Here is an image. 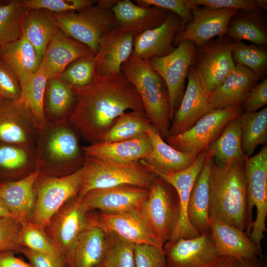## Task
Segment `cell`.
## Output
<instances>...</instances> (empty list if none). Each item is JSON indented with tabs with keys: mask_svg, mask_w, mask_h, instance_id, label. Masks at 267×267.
Masks as SVG:
<instances>
[{
	"mask_svg": "<svg viewBox=\"0 0 267 267\" xmlns=\"http://www.w3.org/2000/svg\"><path fill=\"white\" fill-rule=\"evenodd\" d=\"M149 189L130 185L96 189L81 198L88 212L98 209L103 213L117 214L140 211Z\"/></svg>",
	"mask_w": 267,
	"mask_h": 267,
	"instance_id": "20",
	"label": "cell"
},
{
	"mask_svg": "<svg viewBox=\"0 0 267 267\" xmlns=\"http://www.w3.org/2000/svg\"><path fill=\"white\" fill-rule=\"evenodd\" d=\"M243 112L239 106L215 109L201 117L187 131L168 137L167 142L178 150L197 156L208 149L227 124Z\"/></svg>",
	"mask_w": 267,
	"mask_h": 267,
	"instance_id": "9",
	"label": "cell"
},
{
	"mask_svg": "<svg viewBox=\"0 0 267 267\" xmlns=\"http://www.w3.org/2000/svg\"><path fill=\"white\" fill-rule=\"evenodd\" d=\"M267 104V79L256 84L249 92L241 108L243 112H254Z\"/></svg>",
	"mask_w": 267,
	"mask_h": 267,
	"instance_id": "52",
	"label": "cell"
},
{
	"mask_svg": "<svg viewBox=\"0 0 267 267\" xmlns=\"http://www.w3.org/2000/svg\"><path fill=\"white\" fill-rule=\"evenodd\" d=\"M95 267H108L104 262H102L99 265L96 266Z\"/></svg>",
	"mask_w": 267,
	"mask_h": 267,
	"instance_id": "60",
	"label": "cell"
},
{
	"mask_svg": "<svg viewBox=\"0 0 267 267\" xmlns=\"http://www.w3.org/2000/svg\"><path fill=\"white\" fill-rule=\"evenodd\" d=\"M86 157L120 163L139 162L151 149L147 134L129 140L114 142L99 141L82 147Z\"/></svg>",
	"mask_w": 267,
	"mask_h": 267,
	"instance_id": "27",
	"label": "cell"
},
{
	"mask_svg": "<svg viewBox=\"0 0 267 267\" xmlns=\"http://www.w3.org/2000/svg\"><path fill=\"white\" fill-rule=\"evenodd\" d=\"M0 217H12L6 206L0 199Z\"/></svg>",
	"mask_w": 267,
	"mask_h": 267,
	"instance_id": "57",
	"label": "cell"
},
{
	"mask_svg": "<svg viewBox=\"0 0 267 267\" xmlns=\"http://www.w3.org/2000/svg\"><path fill=\"white\" fill-rule=\"evenodd\" d=\"M118 0H97V4L99 6L108 9L111 8L117 3Z\"/></svg>",
	"mask_w": 267,
	"mask_h": 267,
	"instance_id": "56",
	"label": "cell"
},
{
	"mask_svg": "<svg viewBox=\"0 0 267 267\" xmlns=\"http://www.w3.org/2000/svg\"><path fill=\"white\" fill-rule=\"evenodd\" d=\"M110 235L103 262L108 267H135L134 244Z\"/></svg>",
	"mask_w": 267,
	"mask_h": 267,
	"instance_id": "45",
	"label": "cell"
},
{
	"mask_svg": "<svg viewBox=\"0 0 267 267\" xmlns=\"http://www.w3.org/2000/svg\"><path fill=\"white\" fill-rule=\"evenodd\" d=\"M18 240L23 247L47 254L65 261L52 244L44 229L35 225L30 221L21 224Z\"/></svg>",
	"mask_w": 267,
	"mask_h": 267,
	"instance_id": "44",
	"label": "cell"
},
{
	"mask_svg": "<svg viewBox=\"0 0 267 267\" xmlns=\"http://www.w3.org/2000/svg\"><path fill=\"white\" fill-rule=\"evenodd\" d=\"M93 0H22L25 9H43L53 13L79 11L96 4Z\"/></svg>",
	"mask_w": 267,
	"mask_h": 267,
	"instance_id": "46",
	"label": "cell"
},
{
	"mask_svg": "<svg viewBox=\"0 0 267 267\" xmlns=\"http://www.w3.org/2000/svg\"><path fill=\"white\" fill-rule=\"evenodd\" d=\"M255 1L258 9L262 10H266L267 9V0H255Z\"/></svg>",
	"mask_w": 267,
	"mask_h": 267,
	"instance_id": "58",
	"label": "cell"
},
{
	"mask_svg": "<svg viewBox=\"0 0 267 267\" xmlns=\"http://www.w3.org/2000/svg\"><path fill=\"white\" fill-rule=\"evenodd\" d=\"M245 171L249 222L246 230L257 247L262 250L261 243L267 232V145L256 155L245 156Z\"/></svg>",
	"mask_w": 267,
	"mask_h": 267,
	"instance_id": "6",
	"label": "cell"
},
{
	"mask_svg": "<svg viewBox=\"0 0 267 267\" xmlns=\"http://www.w3.org/2000/svg\"><path fill=\"white\" fill-rule=\"evenodd\" d=\"M238 260H235L228 267H236Z\"/></svg>",
	"mask_w": 267,
	"mask_h": 267,
	"instance_id": "59",
	"label": "cell"
},
{
	"mask_svg": "<svg viewBox=\"0 0 267 267\" xmlns=\"http://www.w3.org/2000/svg\"><path fill=\"white\" fill-rule=\"evenodd\" d=\"M244 164L220 165L213 159L209 205L210 218L243 231L249 222Z\"/></svg>",
	"mask_w": 267,
	"mask_h": 267,
	"instance_id": "2",
	"label": "cell"
},
{
	"mask_svg": "<svg viewBox=\"0 0 267 267\" xmlns=\"http://www.w3.org/2000/svg\"><path fill=\"white\" fill-rule=\"evenodd\" d=\"M241 145L246 157H249L260 145L267 142V107L254 112H243L238 117Z\"/></svg>",
	"mask_w": 267,
	"mask_h": 267,
	"instance_id": "37",
	"label": "cell"
},
{
	"mask_svg": "<svg viewBox=\"0 0 267 267\" xmlns=\"http://www.w3.org/2000/svg\"><path fill=\"white\" fill-rule=\"evenodd\" d=\"M83 166V180L78 194L80 198L93 189L124 185L149 189L157 178L140 162L120 163L86 157Z\"/></svg>",
	"mask_w": 267,
	"mask_h": 267,
	"instance_id": "5",
	"label": "cell"
},
{
	"mask_svg": "<svg viewBox=\"0 0 267 267\" xmlns=\"http://www.w3.org/2000/svg\"><path fill=\"white\" fill-rule=\"evenodd\" d=\"M231 54L235 65L247 67L259 79L265 76L267 68V50L265 45L232 42Z\"/></svg>",
	"mask_w": 267,
	"mask_h": 267,
	"instance_id": "42",
	"label": "cell"
},
{
	"mask_svg": "<svg viewBox=\"0 0 267 267\" xmlns=\"http://www.w3.org/2000/svg\"><path fill=\"white\" fill-rule=\"evenodd\" d=\"M259 78L247 67L235 65L223 83L210 94L213 109L229 107H241L250 90L258 83Z\"/></svg>",
	"mask_w": 267,
	"mask_h": 267,
	"instance_id": "30",
	"label": "cell"
},
{
	"mask_svg": "<svg viewBox=\"0 0 267 267\" xmlns=\"http://www.w3.org/2000/svg\"><path fill=\"white\" fill-rule=\"evenodd\" d=\"M40 130L22 102L0 101V143L35 148Z\"/></svg>",
	"mask_w": 267,
	"mask_h": 267,
	"instance_id": "17",
	"label": "cell"
},
{
	"mask_svg": "<svg viewBox=\"0 0 267 267\" xmlns=\"http://www.w3.org/2000/svg\"><path fill=\"white\" fill-rule=\"evenodd\" d=\"M100 228L89 225L78 236L65 258L67 267H95L103 261L109 237Z\"/></svg>",
	"mask_w": 267,
	"mask_h": 267,
	"instance_id": "29",
	"label": "cell"
},
{
	"mask_svg": "<svg viewBox=\"0 0 267 267\" xmlns=\"http://www.w3.org/2000/svg\"><path fill=\"white\" fill-rule=\"evenodd\" d=\"M51 14L59 31L89 47L95 55L101 39L115 28L111 9L97 4L79 11Z\"/></svg>",
	"mask_w": 267,
	"mask_h": 267,
	"instance_id": "7",
	"label": "cell"
},
{
	"mask_svg": "<svg viewBox=\"0 0 267 267\" xmlns=\"http://www.w3.org/2000/svg\"><path fill=\"white\" fill-rule=\"evenodd\" d=\"M74 128L68 121L47 122L39 132L36 144L37 170L41 175L61 177L73 173L85 158Z\"/></svg>",
	"mask_w": 267,
	"mask_h": 267,
	"instance_id": "3",
	"label": "cell"
},
{
	"mask_svg": "<svg viewBox=\"0 0 267 267\" xmlns=\"http://www.w3.org/2000/svg\"><path fill=\"white\" fill-rule=\"evenodd\" d=\"M77 100L75 91L59 77L47 81L44 96V113L46 122L67 121Z\"/></svg>",
	"mask_w": 267,
	"mask_h": 267,
	"instance_id": "33",
	"label": "cell"
},
{
	"mask_svg": "<svg viewBox=\"0 0 267 267\" xmlns=\"http://www.w3.org/2000/svg\"><path fill=\"white\" fill-rule=\"evenodd\" d=\"M21 224L12 217H0V252L20 251L18 240Z\"/></svg>",
	"mask_w": 267,
	"mask_h": 267,
	"instance_id": "48",
	"label": "cell"
},
{
	"mask_svg": "<svg viewBox=\"0 0 267 267\" xmlns=\"http://www.w3.org/2000/svg\"><path fill=\"white\" fill-rule=\"evenodd\" d=\"M48 79L40 69L20 87L19 100L28 108L40 129L46 124L44 113V96Z\"/></svg>",
	"mask_w": 267,
	"mask_h": 267,
	"instance_id": "40",
	"label": "cell"
},
{
	"mask_svg": "<svg viewBox=\"0 0 267 267\" xmlns=\"http://www.w3.org/2000/svg\"><path fill=\"white\" fill-rule=\"evenodd\" d=\"M76 94V103L68 121L91 143L101 141L126 110L145 113L139 94L123 74L95 77L91 85Z\"/></svg>",
	"mask_w": 267,
	"mask_h": 267,
	"instance_id": "1",
	"label": "cell"
},
{
	"mask_svg": "<svg viewBox=\"0 0 267 267\" xmlns=\"http://www.w3.org/2000/svg\"><path fill=\"white\" fill-rule=\"evenodd\" d=\"M213 161L208 149L204 167L192 188L188 206V218L192 226L200 234L211 233L209 224V178Z\"/></svg>",
	"mask_w": 267,
	"mask_h": 267,
	"instance_id": "31",
	"label": "cell"
},
{
	"mask_svg": "<svg viewBox=\"0 0 267 267\" xmlns=\"http://www.w3.org/2000/svg\"><path fill=\"white\" fill-rule=\"evenodd\" d=\"M87 212L81 198L77 195L59 209L44 229L65 261L78 236L89 225Z\"/></svg>",
	"mask_w": 267,
	"mask_h": 267,
	"instance_id": "16",
	"label": "cell"
},
{
	"mask_svg": "<svg viewBox=\"0 0 267 267\" xmlns=\"http://www.w3.org/2000/svg\"><path fill=\"white\" fill-rule=\"evenodd\" d=\"M123 75L134 86L145 115L162 137L169 136L170 105L166 86L149 61L132 56L122 65Z\"/></svg>",
	"mask_w": 267,
	"mask_h": 267,
	"instance_id": "4",
	"label": "cell"
},
{
	"mask_svg": "<svg viewBox=\"0 0 267 267\" xmlns=\"http://www.w3.org/2000/svg\"><path fill=\"white\" fill-rule=\"evenodd\" d=\"M236 267H266L265 264L259 257L250 259L238 260Z\"/></svg>",
	"mask_w": 267,
	"mask_h": 267,
	"instance_id": "55",
	"label": "cell"
},
{
	"mask_svg": "<svg viewBox=\"0 0 267 267\" xmlns=\"http://www.w3.org/2000/svg\"><path fill=\"white\" fill-rule=\"evenodd\" d=\"M32 267H67L65 261L51 255L22 247L20 251Z\"/></svg>",
	"mask_w": 267,
	"mask_h": 267,
	"instance_id": "53",
	"label": "cell"
},
{
	"mask_svg": "<svg viewBox=\"0 0 267 267\" xmlns=\"http://www.w3.org/2000/svg\"><path fill=\"white\" fill-rule=\"evenodd\" d=\"M187 77L186 89L179 105L174 112L169 136L187 131L201 117L215 110L210 104V93L205 89L192 66Z\"/></svg>",
	"mask_w": 267,
	"mask_h": 267,
	"instance_id": "19",
	"label": "cell"
},
{
	"mask_svg": "<svg viewBox=\"0 0 267 267\" xmlns=\"http://www.w3.org/2000/svg\"><path fill=\"white\" fill-rule=\"evenodd\" d=\"M134 35L115 28L100 40L95 55V77L122 74L123 64L131 55Z\"/></svg>",
	"mask_w": 267,
	"mask_h": 267,
	"instance_id": "22",
	"label": "cell"
},
{
	"mask_svg": "<svg viewBox=\"0 0 267 267\" xmlns=\"http://www.w3.org/2000/svg\"><path fill=\"white\" fill-rule=\"evenodd\" d=\"M24 10L21 0H12L0 4V51L21 37Z\"/></svg>",
	"mask_w": 267,
	"mask_h": 267,
	"instance_id": "41",
	"label": "cell"
},
{
	"mask_svg": "<svg viewBox=\"0 0 267 267\" xmlns=\"http://www.w3.org/2000/svg\"><path fill=\"white\" fill-rule=\"evenodd\" d=\"M37 170L36 148L0 143V171L12 176L28 175Z\"/></svg>",
	"mask_w": 267,
	"mask_h": 267,
	"instance_id": "38",
	"label": "cell"
},
{
	"mask_svg": "<svg viewBox=\"0 0 267 267\" xmlns=\"http://www.w3.org/2000/svg\"><path fill=\"white\" fill-rule=\"evenodd\" d=\"M21 95L16 76L0 57V99L18 100Z\"/></svg>",
	"mask_w": 267,
	"mask_h": 267,
	"instance_id": "50",
	"label": "cell"
},
{
	"mask_svg": "<svg viewBox=\"0 0 267 267\" xmlns=\"http://www.w3.org/2000/svg\"><path fill=\"white\" fill-rule=\"evenodd\" d=\"M210 232L219 253L238 260L261 257L260 250L243 230L209 218Z\"/></svg>",
	"mask_w": 267,
	"mask_h": 267,
	"instance_id": "28",
	"label": "cell"
},
{
	"mask_svg": "<svg viewBox=\"0 0 267 267\" xmlns=\"http://www.w3.org/2000/svg\"><path fill=\"white\" fill-rule=\"evenodd\" d=\"M89 225L134 244H149L163 249L140 210L117 214L102 212L89 217Z\"/></svg>",
	"mask_w": 267,
	"mask_h": 267,
	"instance_id": "14",
	"label": "cell"
},
{
	"mask_svg": "<svg viewBox=\"0 0 267 267\" xmlns=\"http://www.w3.org/2000/svg\"><path fill=\"white\" fill-rule=\"evenodd\" d=\"M94 56L78 58L58 76L77 93L89 87L95 78Z\"/></svg>",
	"mask_w": 267,
	"mask_h": 267,
	"instance_id": "43",
	"label": "cell"
},
{
	"mask_svg": "<svg viewBox=\"0 0 267 267\" xmlns=\"http://www.w3.org/2000/svg\"><path fill=\"white\" fill-rule=\"evenodd\" d=\"M135 267H168L163 249L149 244L134 246Z\"/></svg>",
	"mask_w": 267,
	"mask_h": 267,
	"instance_id": "47",
	"label": "cell"
},
{
	"mask_svg": "<svg viewBox=\"0 0 267 267\" xmlns=\"http://www.w3.org/2000/svg\"><path fill=\"white\" fill-rule=\"evenodd\" d=\"M40 174L36 170L19 179L3 183L0 188V199L21 224L30 220L36 201L35 185Z\"/></svg>",
	"mask_w": 267,
	"mask_h": 267,
	"instance_id": "25",
	"label": "cell"
},
{
	"mask_svg": "<svg viewBox=\"0 0 267 267\" xmlns=\"http://www.w3.org/2000/svg\"><path fill=\"white\" fill-rule=\"evenodd\" d=\"M151 124L144 113L125 112L115 120L101 141H119L142 136L147 134Z\"/></svg>",
	"mask_w": 267,
	"mask_h": 267,
	"instance_id": "39",
	"label": "cell"
},
{
	"mask_svg": "<svg viewBox=\"0 0 267 267\" xmlns=\"http://www.w3.org/2000/svg\"><path fill=\"white\" fill-rule=\"evenodd\" d=\"M181 29L180 19L169 12L160 26L134 36L131 56L149 61L168 55L175 48L174 38Z\"/></svg>",
	"mask_w": 267,
	"mask_h": 267,
	"instance_id": "21",
	"label": "cell"
},
{
	"mask_svg": "<svg viewBox=\"0 0 267 267\" xmlns=\"http://www.w3.org/2000/svg\"><path fill=\"white\" fill-rule=\"evenodd\" d=\"M208 149L202 151L186 168L172 173L156 175L172 185L178 195V213L177 223L168 241L174 242L180 238H191L200 234L190 224L188 218V206L194 183L206 161Z\"/></svg>",
	"mask_w": 267,
	"mask_h": 267,
	"instance_id": "13",
	"label": "cell"
},
{
	"mask_svg": "<svg viewBox=\"0 0 267 267\" xmlns=\"http://www.w3.org/2000/svg\"><path fill=\"white\" fill-rule=\"evenodd\" d=\"M151 149L140 163L148 170L159 173H175L186 168L197 156L178 150L165 142L157 130L151 124L147 131Z\"/></svg>",
	"mask_w": 267,
	"mask_h": 267,
	"instance_id": "26",
	"label": "cell"
},
{
	"mask_svg": "<svg viewBox=\"0 0 267 267\" xmlns=\"http://www.w3.org/2000/svg\"><path fill=\"white\" fill-rule=\"evenodd\" d=\"M2 3L1 1L0 0V4H1Z\"/></svg>",
	"mask_w": 267,
	"mask_h": 267,
	"instance_id": "62",
	"label": "cell"
},
{
	"mask_svg": "<svg viewBox=\"0 0 267 267\" xmlns=\"http://www.w3.org/2000/svg\"><path fill=\"white\" fill-rule=\"evenodd\" d=\"M84 173L83 165L67 175H41L35 185L36 201L30 222L45 229L52 217L69 200L78 195Z\"/></svg>",
	"mask_w": 267,
	"mask_h": 267,
	"instance_id": "8",
	"label": "cell"
},
{
	"mask_svg": "<svg viewBox=\"0 0 267 267\" xmlns=\"http://www.w3.org/2000/svg\"><path fill=\"white\" fill-rule=\"evenodd\" d=\"M168 267H228L236 259L221 255L211 233L165 243Z\"/></svg>",
	"mask_w": 267,
	"mask_h": 267,
	"instance_id": "10",
	"label": "cell"
},
{
	"mask_svg": "<svg viewBox=\"0 0 267 267\" xmlns=\"http://www.w3.org/2000/svg\"><path fill=\"white\" fill-rule=\"evenodd\" d=\"M238 11L234 9L191 7L192 19L176 35L174 45L176 47L180 42L188 41L197 47L215 37L227 36L229 22Z\"/></svg>",
	"mask_w": 267,
	"mask_h": 267,
	"instance_id": "15",
	"label": "cell"
},
{
	"mask_svg": "<svg viewBox=\"0 0 267 267\" xmlns=\"http://www.w3.org/2000/svg\"><path fill=\"white\" fill-rule=\"evenodd\" d=\"M136 4L143 6H156L177 15L181 20L182 29L192 19L191 7L186 0H135Z\"/></svg>",
	"mask_w": 267,
	"mask_h": 267,
	"instance_id": "49",
	"label": "cell"
},
{
	"mask_svg": "<svg viewBox=\"0 0 267 267\" xmlns=\"http://www.w3.org/2000/svg\"><path fill=\"white\" fill-rule=\"evenodd\" d=\"M94 55L89 47L59 31L50 40L39 69L49 80L58 77L74 60Z\"/></svg>",
	"mask_w": 267,
	"mask_h": 267,
	"instance_id": "24",
	"label": "cell"
},
{
	"mask_svg": "<svg viewBox=\"0 0 267 267\" xmlns=\"http://www.w3.org/2000/svg\"><path fill=\"white\" fill-rule=\"evenodd\" d=\"M0 101H1V100L0 99Z\"/></svg>",
	"mask_w": 267,
	"mask_h": 267,
	"instance_id": "63",
	"label": "cell"
},
{
	"mask_svg": "<svg viewBox=\"0 0 267 267\" xmlns=\"http://www.w3.org/2000/svg\"><path fill=\"white\" fill-rule=\"evenodd\" d=\"M196 46L191 42L179 43L168 55L149 60L152 68L162 77L168 93L170 117L180 103L188 71L192 65Z\"/></svg>",
	"mask_w": 267,
	"mask_h": 267,
	"instance_id": "12",
	"label": "cell"
},
{
	"mask_svg": "<svg viewBox=\"0 0 267 267\" xmlns=\"http://www.w3.org/2000/svg\"><path fill=\"white\" fill-rule=\"evenodd\" d=\"M208 149L212 152L213 159L217 164H245V156L242 149L240 126L238 117L227 124Z\"/></svg>",
	"mask_w": 267,
	"mask_h": 267,
	"instance_id": "36",
	"label": "cell"
},
{
	"mask_svg": "<svg viewBox=\"0 0 267 267\" xmlns=\"http://www.w3.org/2000/svg\"><path fill=\"white\" fill-rule=\"evenodd\" d=\"M191 6H204L213 9H234L251 10L258 9L255 0H186Z\"/></svg>",
	"mask_w": 267,
	"mask_h": 267,
	"instance_id": "51",
	"label": "cell"
},
{
	"mask_svg": "<svg viewBox=\"0 0 267 267\" xmlns=\"http://www.w3.org/2000/svg\"><path fill=\"white\" fill-rule=\"evenodd\" d=\"M0 57L14 73L20 87L38 71L41 64L34 47L22 34L0 51Z\"/></svg>",
	"mask_w": 267,
	"mask_h": 267,
	"instance_id": "34",
	"label": "cell"
},
{
	"mask_svg": "<svg viewBox=\"0 0 267 267\" xmlns=\"http://www.w3.org/2000/svg\"><path fill=\"white\" fill-rule=\"evenodd\" d=\"M227 36L233 42L248 41L252 44H267L266 17L263 10H240L231 18Z\"/></svg>",
	"mask_w": 267,
	"mask_h": 267,
	"instance_id": "35",
	"label": "cell"
},
{
	"mask_svg": "<svg viewBox=\"0 0 267 267\" xmlns=\"http://www.w3.org/2000/svg\"><path fill=\"white\" fill-rule=\"evenodd\" d=\"M0 267H32L22 259L15 255L14 252H0Z\"/></svg>",
	"mask_w": 267,
	"mask_h": 267,
	"instance_id": "54",
	"label": "cell"
},
{
	"mask_svg": "<svg viewBox=\"0 0 267 267\" xmlns=\"http://www.w3.org/2000/svg\"><path fill=\"white\" fill-rule=\"evenodd\" d=\"M2 185V184L0 183V187H1Z\"/></svg>",
	"mask_w": 267,
	"mask_h": 267,
	"instance_id": "61",
	"label": "cell"
},
{
	"mask_svg": "<svg viewBox=\"0 0 267 267\" xmlns=\"http://www.w3.org/2000/svg\"><path fill=\"white\" fill-rule=\"evenodd\" d=\"M115 28L137 35L160 26L169 11L156 6H143L130 0H118L111 8Z\"/></svg>",
	"mask_w": 267,
	"mask_h": 267,
	"instance_id": "23",
	"label": "cell"
},
{
	"mask_svg": "<svg viewBox=\"0 0 267 267\" xmlns=\"http://www.w3.org/2000/svg\"><path fill=\"white\" fill-rule=\"evenodd\" d=\"M232 43L229 37L223 36L196 46L191 66L209 93L216 89L235 68Z\"/></svg>",
	"mask_w": 267,
	"mask_h": 267,
	"instance_id": "11",
	"label": "cell"
},
{
	"mask_svg": "<svg viewBox=\"0 0 267 267\" xmlns=\"http://www.w3.org/2000/svg\"><path fill=\"white\" fill-rule=\"evenodd\" d=\"M21 29L22 34L34 47L41 62L50 40L59 31L51 13L43 9H25Z\"/></svg>",
	"mask_w": 267,
	"mask_h": 267,
	"instance_id": "32",
	"label": "cell"
},
{
	"mask_svg": "<svg viewBox=\"0 0 267 267\" xmlns=\"http://www.w3.org/2000/svg\"><path fill=\"white\" fill-rule=\"evenodd\" d=\"M140 211L159 242L164 246L177 223L178 205L174 202L165 182L157 177Z\"/></svg>",
	"mask_w": 267,
	"mask_h": 267,
	"instance_id": "18",
	"label": "cell"
}]
</instances>
